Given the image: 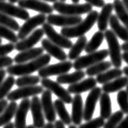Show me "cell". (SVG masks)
I'll list each match as a JSON object with an SVG mask.
<instances>
[{"label": "cell", "instance_id": "6da1fadb", "mask_svg": "<svg viewBox=\"0 0 128 128\" xmlns=\"http://www.w3.org/2000/svg\"><path fill=\"white\" fill-rule=\"evenodd\" d=\"M50 60H51V56L48 54H43L42 56L28 62L10 66L6 70L10 76H23L31 75L32 73L38 72L39 70L43 68L44 66L49 65Z\"/></svg>", "mask_w": 128, "mask_h": 128}, {"label": "cell", "instance_id": "7a4b0ae2", "mask_svg": "<svg viewBox=\"0 0 128 128\" xmlns=\"http://www.w3.org/2000/svg\"><path fill=\"white\" fill-rule=\"evenodd\" d=\"M98 14L99 12L97 11H92L88 13V15L84 20H82L77 25L62 28L61 34L69 39L75 38H79L80 36H84L85 33L88 32L97 21Z\"/></svg>", "mask_w": 128, "mask_h": 128}, {"label": "cell", "instance_id": "3957f363", "mask_svg": "<svg viewBox=\"0 0 128 128\" xmlns=\"http://www.w3.org/2000/svg\"><path fill=\"white\" fill-rule=\"evenodd\" d=\"M105 33V39L109 47V55L110 57L111 63L116 68H120L122 66V52L121 46L119 45L117 36L111 29L106 30Z\"/></svg>", "mask_w": 128, "mask_h": 128}, {"label": "cell", "instance_id": "277c9868", "mask_svg": "<svg viewBox=\"0 0 128 128\" xmlns=\"http://www.w3.org/2000/svg\"><path fill=\"white\" fill-rule=\"evenodd\" d=\"M53 8L57 12L61 15L66 16H81L84 14H88L92 11V6L89 3H72V4H67L66 2L57 1L54 2Z\"/></svg>", "mask_w": 128, "mask_h": 128}, {"label": "cell", "instance_id": "5b68a950", "mask_svg": "<svg viewBox=\"0 0 128 128\" xmlns=\"http://www.w3.org/2000/svg\"><path fill=\"white\" fill-rule=\"evenodd\" d=\"M108 56H109L108 50H102L98 51L96 50L95 52L88 54L87 55L79 57L74 62L73 67L74 69H76V70L88 68L97 62L104 61V59L106 58Z\"/></svg>", "mask_w": 128, "mask_h": 128}, {"label": "cell", "instance_id": "8992f818", "mask_svg": "<svg viewBox=\"0 0 128 128\" xmlns=\"http://www.w3.org/2000/svg\"><path fill=\"white\" fill-rule=\"evenodd\" d=\"M41 84L43 88L56 95L58 97V99L65 104H70L72 102L73 98L70 96V93L57 81H54L49 78H43L41 80Z\"/></svg>", "mask_w": 128, "mask_h": 128}, {"label": "cell", "instance_id": "52a82bcc", "mask_svg": "<svg viewBox=\"0 0 128 128\" xmlns=\"http://www.w3.org/2000/svg\"><path fill=\"white\" fill-rule=\"evenodd\" d=\"M72 67L73 63L70 61H64L52 65H47L38 70V76L43 79L54 76H61L70 72Z\"/></svg>", "mask_w": 128, "mask_h": 128}, {"label": "cell", "instance_id": "ba28073f", "mask_svg": "<svg viewBox=\"0 0 128 128\" xmlns=\"http://www.w3.org/2000/svg\"><path fill=\"white\" fill-rule=\"evenodd\" d=\"M42 29L45 34L47 36L50 42L54 43L55 45L63 49H70L73 46L72 42L69 38H66L61 33L57 32L56 30L54 28L53 25L50 24L48 23H45L42 25Z\"/></svg>", "mask_w": 128, "mask_h": 128}, {"label": "cell", "instance_id": "9c48e42d", "mask_svg": "<svg viewBox=\"0 0 128 128\" xmlns=\"http://www.w3.org/2000/svg\"><path fill=\"white\" fill-rule=\"evenodd\" d=\"M44 88L41 85L21 87L13 90L8 95V100L9 102H16L20 99H26L29 96H35L43 92Z\"/></svg>", "mask_w": 128, "mask_h": 128}, {"label": "cell", "instance_id": "30bf717a", "mask_svg": "<svg viewBox=\"0 0 128 128\" xmlns=\"http://www.w3.org/2000/svg\"><path fill=\"white\" fill-rule=\"evenodd\" d=\"M46 20V16L45 14H38L36 16H32L24 23V24L20 28L18 31L17 36L20 40H23L29 36L32 31L38 26L43 25Z\"/></svg>", "mask_w": 128, "mask_h": 128}, {"label": "cell", "instance_id": "8fae6325", "mask_svg": "<svg viewBox=\"0 0 128 128\" xmlns=\"http://www.w3.org/2000/svg\"><path fill=\"white\" fill-rule=\"evenodd\" d=\"M47 23L54 26H58L66 28L77 25L83 20L80 16H66V15H55L50 14L46 17Z\"/></svg>", "mask_w": 128, "mask_h": 128}, {"label": "cell", "instance_id": "7c38bea8", "mask_svg": "<svg viewBox=\"0 0 128 128\" xmlns=\"http://www.w3.org/2000/svg\"><path fill=\"white\" fill-rule=\"evenodd\" d=\"M102 93V89L100 87H95L90 91L85 100V105L84 107V120L88 122L93 116L94 110L97 102L100 100V95Z\"/></svg>", "mask_w": 128, "mask_h": 128}, {"label": "cell", "instance_id": "4fadbf2b", "mask_svg": "<svg viewBox=\"0 0 128 128\" xmlns=\"http://www.w3.org/2000/svg\"><path fill=\"white\" fill-rule=\"evenodd\" d=\"M42 106L45 115V118L48 122H55L56 121V111L54 105L52 100V92L49 90H44L42 93Z\"/></svg>", "mask_w": 128, "mask_h": 128}, {"label": "cell", "instance_id": "5bb4252c", "mask_svg": "<svg viewBox=\"0 0 128 128\" xmlns=\"http://www.w3.org/2000/svg\"><path fill=\"white\" fill-rule=\"evenodd\" d=\"M0 12L4 13L11 17L18 18L25 21L30 18L29 13L28 11H26V9L5 1H0Z\"/></svg>", "mask_w": 128, "mask_h": 128}, {"label": "cell", "instance_id": "9a60e30c", "mask_svg": "<svg viewBox=\"0 0 128 128\" xmlns=\"http://www.w3.org/2000/svg\"><path fill=\"white\" fill-rule=\"evenodd\" d=\"M30 110H31L33 126L35 128H42L45 126V115L42 106L41 99L38 96H32L30 103Z\"/></svg>", "mask_w": 128, "mask_h": 128}, {"label": "cell", "instance_id": "2e32d148", "mask_svg": "<svg viewBox=\"0 0 128 128\" xmlns=\"http://www.w3.org/2000/svg\"><path fill=\"white\" fill-rule=\"evenodd\" d=\"M44 32L42 28H38L36 29L34 32H32L29 36H27L26 38L20 40L16 44H15V50L17 51H24V50H27L29 49H32L34 47L35 45H36L41 39L43 38Z\"/></svg>", "mask_w": 128, "mask_h": 128}, {"label": "cell", "instance_id": "e0dca14e", "mask_svg": "<svg viewBox=\"0 0 128 128\" xmlns=\"http://www.w3.org/2000/svg\"><path fill=\"white\" fill-rule=\"evenodd\" d=\"M18 6L24 9H30L38 12L41 14H52L54 12L53 6H50L41 0H20Z\"/></svg>", "mask_w": 128, "mask_h": 128}, {"label": "cell", "instance_id": "ac0fdd59", "mask_svg": "<svg viewBox=\"0 0 128 128\" xmlns=\"http://www.w3.org/2000/svg\"><path fill=\"white\" fill-rule=\"evenodd\" d=\"M31 100L28 98L23 99L17 107L15 114V128H26V118L30 110Z\"/></svg>", "mask_w": 128, "mask_h": 128}, {"label": "cell", "instance_id": "d6986e66", "mask_svg": "<svg viewBox=\"0 0 128 128\" xmlns=\"http://www.w3.org/2000/svg\"><path fill=\"white\" fill-rule=\"evenodd\" d=\"M42 46L44 50H46L47 54L50 56L54 57V58L58 59L61 62L66 61L67 54L64 52L62 48L55 45L52 42H50L48 38L42 40Z\"/></svg>", "mask_w": 128, "mask_h": 128}, {"label": "cell", "instance_id": "ffe728a7", "mask_svg": "<svg viewBox=\"0 0 128 128\" xmlns=\"http://www.w3.org/2000/svg\"><path fill=\"white\" fill-rule=\"evenodd\" d=\"M72 121L74 125H81L84 119V106L83 99L81 95L76 94L72 100Z\"/></svg>", "mask_w": 128, "mask_h": 128}, {"label": "cell", "instance_id": "44dd1931", "mask_svg": "<svg viewBox=\"0 0 128 128\" xmlns=\"http://www.w3.org/2000/svg\"><path fill=\"white\" fill-rule=\"evenodd\" d=\"M96 80L93 77H89L86 80H84L82 81H80L78 83L70 84L67 88V91L70 94H80L83 92L91 91L95 87H96Z\"/></svg>", "mask_w": 128, "mask_h": 128}, {"label": "cell", "instance_id": "7402d4cb", "mask_svg": "<svg viewBox=\"0 0 128 128\" xmlns=\"http://www.w3.org/2000/svg\"><path fill=\"white\" fill-rule=\"evenodd\" d=\"M43 53H44V49L42 47H36V48H32L20 52L15 56L13 60H14V62L16 64L28 62L29 61H32V60L38 58L40 56H42L43 54Z\"/></svg>", "mask_w": 128, "mask_h": 128}, {"label": "cell", "instance_id": "603a6c76", "mask_svg": "<svg viewBox=\"0 0 128 128\" xmlns=\"http://www.w3.org/2000/svg\"><path fill=\"white\" fill-rule=\"evenodd\" d=\"M113 10H114L113 3H110V2L106 3L102 8V11L98 14V17H97V21H96L99 31L106 32L107 30L110 16H112Z\"/></svg>", "mask_w": 128, "mask_h": 128}, {"label": "cell", "instance_id": "cb8c5ba5", "mask_svg": "<svg viewBox=\"0 0 128 128\" xmlns=\"http://www.w3.org/2000/svg\"><path fill=\"white\" fill-rule=\"evenodd\" d=\"M109 24L111 28V30L117 36V38H120L125 42H128V29L125 26L121 24L116 15L112 14V16H110Z\"/></svg>", "mask_w": 128, "mask_h": 128}, {"label": "cell", "instance_id": "d4e9b609", "mask_svg": "<svg viewBox=\"0 0 128 128\" xmlns=\"http://www.w3.org/2000/svg\"><path fill=\"white\" fill-rule=\"evenodd\" d=\"M86 73L83 70H76L73 73H66L57 77L56 81L60 84H73L78 83L85 77Z\"/></svg>", "mask_w": 128, "mask_h": 128}, {"label": "cell", "instance_id": "484cf974", "mask_svg": "<svg viewBox=\"0 0 128 128\" xmlns=\"http://www.w3.org/2000/svg\"><path fill=\"white\" fill-rule=\"evenodd\" d=\"M128 85V77L126 76H121L119 78L112 80L110 82H108L102 85V89L106 93H112L118 91L122 90L124 87Z\"/></svg>", "mask_w": 128, "mask_h": 128}, {"label": "cell", "instance_id": "4316f807", "mask_svg": "<svg viewBox=\"0 0 128 128\" xmlns=\"http://www.w3.org/2000/svg\"><path fill=\"white\" fill-rule=\"evenodd\" d=\"M122 74H123L122 70L114 67V69H110L106 70V72L96 76V80L98 84H105L108 82H110L117 78H119V77L122 76Z\"/></svg>", "mask_w": 128, "mask_h": 128}, {"label": "cell", "instance_id": "83f0119b", "mask_svg": "<svg viewBox=\"0 0 128 128\" xmlns=\"http://www.w3.org/2000/svg\"><path fill=\"white\" fill-rule=\"evenodd\" d=\"M100 114L104 119H108L112 114V104L108 93H102L100 97Z\"/></svg>", "mask_w": 128, "mask_h": 128}, {"label": "cell", "instance_id": "f1b7e54d", "mask_svg": "<svg viewBox=\"0 0 128 128\" xmlns=\"http://www.w3.org/2000/svg\"><path fill=\"white\" fill-rule=\"evenodd\" d=\"M87 45V38L85 36H82L78 38L75 44H73L72 48L67 54V58L70 60H76L80 57V54L83 50H84L85 46Z\"/></svg>", "mask_w": 128, "mask_h": 128}, {"label": "cell", "instance_id": "f546056e", "mask_svg": "<svg viewBox=\"0 0 128 128\" xmlns=\"http://www.w3.org/2000/svg\"><path fill=\"white\" fill-rule=\"evenodd\" d=\"M18 105L16 102H11L6 108L0 114V127L6 126V124L11 122V120L15 116Z\"/></svg>", "mask_w": 128, "mask_h": 128}, {"label": "cell", "instance_id": "4dcf8cb0", "mask_svg": "<svg viewBox=\"0 0 128 128\" xmlns=\"http://www.w3.org/2000/svg\"><path fill=\"white\" fill-rule=\"evenodd\" d=\"M54 105L56 114L58 115L60 120H61L65 125L70 126V123L72 122V117L70 116L68 111L66 109L65 103L62 102L60 99H57L56 100H54Z\"/></svg>", "mask_w": 128, "mask_h": 128}, {"label": "cell", "instance_id": "1f68e13d", "mask_svg": "<svg viewBox=\"0 0 128 128\" xmlns=\"http://www.w3.org/2000/svg\"><path fill=\"white\" fill-rule=\"evenodd\" d=\"M104 39H105V33L103 32L97 31L96 32H95L90 41L88 42H87V45L84 49L85 52L88 54H90L96 51L97 49L102 44Z\"/></svg>", "mask_w": 128, "mask_h": 128}, {"label": "cell", "instance_id": "d6a6232c", "mask_svg": "<svg viewBox=\"0 0 128 128\" xmlns=\"http://www.w3.org/2000/svg\"><path fill=\"white\" fill-rule=\"evenodd\" d=\"M112 63L109 61H102L100 62H97L94 65L88 67L86 70V75L89 77H93L94 76H98L100 74L106 72L110 70L112 66Z\"/></svg>", "mask_w": 128, "mask_h": 128}, {"label": "cell", "instance_id": "836d02e7", "mask_svg": "<svg viewBox=\"0 0 128 128\" xmlns=\"http://www.w3.org/2000/svg\"><path fill=\"white\" fill-rule=\"evenodd\" d=\"M114 9L117 17L128 29V12L126 10L122 0H114Z\"/></svg>", "mask_w": 128, "mask_h": 128}, {"label": "cell", "instance_id": "e575fe53", "mask_svg": "<svg viewBox=\"0 0 128 128\" xmlns=\"http://www.w3.org/2000/svg\"><path fill=\"white\" fill-rule=\"evenodd\" d=\"M39 83H41V79L38 76H23L16 80V85L19 88L38 85Z\"/></svg>", "mask_w": 128, "mask_h": 128}, {"label": "cell", "instance_id": "d590c367", "mask_svg": "<svg viewBox=\"0 0 128 128\" xmlns=\"http://www.w3.org/2000/svg\"><path fill=\"white\" fill-rule=\"evenodd\" d=\"M16 84V80L13 76H9L8 78L4 80V81L0 85V100L4 99L5 96H8L11 92V89Z\"/></svg>", "mask_w": 128, "mask_h": 128}, {"label": "cell", "instance_id": "8d00e7d4", "mask_svg": "<svg viewBox=\"0 0 128 128\" xmlns=\"http://www.w3.org/2000/svg\"><path fill=\"white\" fill-rule=\"evenodd\" d=\"M0 25L8 27L14 32L19 31L20 28L19 23L15 19H13V17H11L2 12H0Z\"/></svg>", "mask_w": 128, "mask_h": 128}, {"label": "cell", "instance_id": "74e56055", "mask_svg": "<svg viewBox=\"0 0 128 128\" xmlns=\"http://www.w3.org/2000/svg\"><path fill=\"white\" fill-rule=\"evenodd\" d=\"M123 113L121 110L116 111L115 113L111 114V116L107 119L103 128H117L121 121L123 119Z\"/></svg>", "mask_w": 128, "mask_h": 128}, {"label": "cell", "instance_id": "f35d334b", "mask_svg": "<svg viewBox=\"0 0 128 128\" xmlns=\"http://www.w3.org/2000/svg\"><path fill=\"white\" fill-rule=\"evenodd\" d=\"M0 38H4L10 43L13 44H16L19 40L17 35L13 30L3 25H0Z\"/></svg>", "mask_w": 128, "mask_h": 128}, {"label": "cell", "instance_id": "ab89813d", "mask_svg": "<svg viewBox=\"0 0 128 128\" xmlns=\"http://www.w3.org/2000/svg\"><path fill=\"white\" fill-rule=\"evenodd\" d=\"M117 100L121 111L128 114V92L126 90H120L117 95Z\"/></svg>", "mask_w": 128, "mask_h": 128}, {"label": "cell", "instance_id": "60d3db41", "mask_svg": "<svg viewBox=\"0 0 128 128\" xmlns=\"http://www.w3.org/2000/svg\"><path fill=\"white\" fill-rule=\"evenodd\" d=\"M105 123V119L102 117H98L80 125L79 128H102Z\"/></svg>", "mask_w": 128, "mask_h": 128}, {"label": "cell", "instance_id": "b9f144b4", "mask_svg": "<svg viewBox=\"0 0 128 128\" xmlns=\"http://www.w3.org/2000/svg\"><path fill=\"white\" fill-rule=\"evenodd\" d=\"M15 50V44L8 43L4 45H0V57L8 55Z\"/></svg>", "mask_w": 128, "mask_h": 128}, {"label": "cell", "instance_id": "7bdbcfd3", "mask_svg": "<svg viewBox=\"0 0 128 128\" xmlns=\"http://www.w3.org/2000/svg\"><path fill=\"white\" fill-rule=\"evenodd\" d=\"M13 62H14V60L11 57L6 55L3 57H0V70L2 69L3 67H8L10 66H12Z\"/></svg>", "mask_w": 128, "mask_h": 128}, {"label": "cell", "instance_id": "ee69618b", "mask_svg": "<svg viewBox=\"0 0 128 128\" xmlns=\"http://www.w3.org/2000/svg\"><path fill=\"white\" fill-rule=\"evenodd\" d=\"M85 1L92 6H96L99 8H102L106 5L105 0H85Z\"/></svg>", "mask_w": 128, "mask_h": 128}, {"label": "cell", "instance_id": "f6af8a7d", "mask_svg": "<svg viewBox=\"0 0 128 128\" xmlns=\"http://www.w3.org/2000/svg\"><path fill=\"white\" fill-rule=\"evenodd\" d=\"M117 128H128V114L125 118L121 121V122L117 126Z\"/></svg>", "mask_w": 128, "mask_h": 128}, {"label": "cell", "instance_id": "bcb514c9", "mask_svg": "<svg viewBox=\"0 0 128 128\" xmlns=\"http://www.w3.org/2000/svg\"><path fill=\"white\" fill-rule=\"evenodd\" d=\"M8 105V100L2 99V100H0V114H1L2 113V111L6 109Z\"/></svg>", "mask_w": 128, "mask_h": 128}, {"label": "cell", "instance_id": "7dc6e473", "mask_svg": "<svg viewBox=\"0 0 128 128\" xmlns=\"http://www.w3.org/2000/svg\"><path fill=\"white\" fill-rule=\"evenodd\" d=\"M6 70L4 69H1L0 70V85L2 84V82L4 81V79H5V76H6Z\"/></svg>", "mask_w": 128, "mask_h": 128}, {"label": "cell", "instance_id": "c3c4849f", "mask_svg": "<svg viewBox=\"0 0 128 128\" xmlns=\"http://www.w3.org/2000/svg\"><path fill=\"white\" fill-rule=\"evenodd\" d=\"M54 128H66L64 124L61 120H57L54 122Z\"/></svg>", "mask_w": 128, "mask_h": 128}, {"label": "cell", "instance_id": "681fc988", "mask_svg": "<svg viewBox=\"0 0 128 128\" xmlns=\"http://www.w3.org/2000/svg\"><path fill=\"white\" fill-rule=\"evenodd\" d=\"M121 49L122 50H123L124 52H128V42H124L122 46H121Z\"/></svg>", "mask_w": 128, "mask_h": 128}, {"label": "cell", "instance_id": "f907efd6", "mask_svg": "<svg viewBox=\"0 0 128 128\" xmlns=\"http://www.w3.org/2000/svg\"><path fill=\"white\" fill-rule=\"evenodd\" d=\"M122 58L123 61L128 64V52H123V54H122Z\"/></svg>", "mask_w": 128, "mask_h": 128}, {"label": "cell", "instance_id": "816d5d0a", "mask_svg": "<svg viewBox=\"0 0 128 128\" xmlns=\"http://www.w3.org/2000/svg\"><path fill=\"white\" fill-rule=\"evenodd\" d=\"M42 128H54V124H53L52 122H48L45 124V126Z\"/></svg>", "mask_w": 128, "mask_h": 128}, {"label": "cell", "instance_id": "f5cc1de1", "mask_svg": "<svg viewBox=\"0 0 128 128\" xmlns=\"http://www.w3.org/2000/svg\"><path fill=\"white\" fill-rule=\"evenodd\" d=\"M3 128H15V125H14V123L9 122L8 124H6V126H3Z\"/></svg>", "mask_w": 128, "mask_h": 128}, {"label": "cell", "instance_id": "db71d44e", "mask_svg": "<svg viewBox=\"0 0 128 128\" xmlns=\"http://www.w3.org/2000/svg\"><path fill=\"white\" fill-rule=\"evenodd\" d=\"M122 72H123V74H124V75H125L126 77H128V66L123 67Z\"/></svg>", "mask_w": 128, "mask_h": 128}, {"label": "cell", "instance_id": "11a10c76", "mask_svg": "<svg viewBox=\"0 0 128 128\" xmlns=\"http://www.w3.org/2000/svg\"><path fill=\"white\" fill-rule=\"evenodd\" d=\"M122 3H123L124 6H125L126 10L128 12V0H122Z\"/></svg>", "mask_w": 128, "mask_h": 128}, {"label": "cell", "instance_id": "9f6ffc18", "mask_svg": "<svg viewBox=\"0 0 128 128\" xmlns=\"http://www.w3.org/2000/svg\"><path fill=\"white\" fill-rule=\"evenodd\" d=\"M41 1H43V2H55L58 1V0H41Z\"/></svg>", "mask_w": 128, "mask_h": 128}, {"label": "cell", "instance_id": "6f0895ef", "mask_svg": "<svg viewBox=\"0 0 128 128\" xmlns=\"http://www.w3.org/2000/svg\"><path fill=\"white\" fill-rule=\"evenodd\" d=\"M20 1V0H8V2H11V3H15V2H18Z\"/></svg>", "mask_w": 128, "mask_h": 128}, {"label": "cell", "instance_id": "680465c9", "mask_svg": "<svg viewBox=\"0 0 128 128\" xmlns=\"http://www.w3.org/2000/svg\"><path fill=\"white\" fill-rule=\"evenodd\" d=\"M72 1L73 3H79L80 0H72Z\"/></svg>", "mask_w": 128, "mask_h": 128}, {"label": "cell", "instance_id": "91938a15", "mask_svg": "<svg viewBox=\"0 0 128 128\" xmlns=\"http://www.w3.org/2000/svg\"><path fill=\"white\" fill-rule=\"evenodd\" d=\"M68 128H77L76 125H70Z\"/></svg>", "mask_w": 128, "mask_h": 128}, {"label": "cell", "instance_id": "94428289", "mask_svg": "<svg viewBox=\"0 0 128 128\" xmlns=\"http://www.w3.org/2000/svg\"><path fill=\"white\" fill-rule=\"evenodd\" d=\"M26 128H35V126L33 125H28V126H27Z\"/></svg>", "mask_w": 128, "mask_h": 128}, {"label": "cell", "instance_id": "6125c7cd", "mask_svg": "<svg viewBox=\"0 0 128 128\" xmlns=\"http://www.w3.org/2000/svg\"><path fill=\"white\" fill-rule=\"evenodd\" d=\"M60 2H66V0H59Z\"/></svg>", "mask_w": 128, "mask_h": 128}, {"label": "cell", "instance_id": "be15d7a7", "mask_svg": "<svg viewBox=\"0 0 128 128\" xmlns=\"http://www.w3.org/2000/svg\"><path fill=\"white\" fill-rule=\"evenodd\" d=\"M0 45H2V38H0Z\"/></svg>", "mask_w": 128, "mask_h": 128}, {"label": "cell", "instance_id": "e7e4bbea", "mask_svg": "<svg viewBox=\"0 0 128 128\" xmlns=\"http://www.w3.org/2000/svg\"><path fill=\"white\" fill-rule=\"evenodd\" d=\"M126 91H127V92H128V85L126 86Z\"/></svg>", "mask_w": 128, "mask_h": 128}, {"label": "cell", "instance_id": "03108f58", "mask_svg": "<svg viewBox=\"0 0 128 128\" xmlns=\"http://www.w3.org/2000/svg\"><path fill=\"white\" fill-rule=\"evenodd\" d=\"M0 1H5V0H0Z\"/></svg>", "mask_w": 128, "mask_h": 128}]
</instances>
